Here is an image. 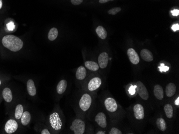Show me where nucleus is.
Returning a JSON list of instances; mask_svg holds the SVG:
<instances>
[{"mask_svg": "<svg viewBox=\"0 0 179 134\" xmlns=\"http://www.w3.org/2000/svg\"><path fill=\"white\" fill-rule=\"evenodd\" d=\"M136 86H131L130 88L129 93L131 95H134L136 92Z\"/></svg>", "mask_w": 179, "mask_h": 134, "instance_id": "nucleus-31", "label": "nucleus"}, {"mask_svg": "<svg viewBox=\"0 0 179 134\" xmlns=\"http://www.w3.org/2000/svg\"><path fill=\"white\" fill-rule=\"evenodd\" d=\"M95 121L102 128H105L107 126L106 116L103 112H100L96 116Z\"/></svg>", "mask_w": 179, "mask_h": 134, "instance_id": "nucleus-12", "label": "nucleus"}, {"mask_svg": "<svg viewBox=\"0 0 179 134\" xmlns=\"http://www.w3.org/2000/svg\"><path fill=\"white\" fill-rule=\"evenodd\" d=\"M86 75V71L85 68L82 66L79 67L76 71V78L78 80H83L85 78Z\"/></svg>", "mask_w": 179, "mask_h": 134, "instance_id": "nucleus-19", "label": "nucleus"}, {"mask_svg": "<svg viewBox=\"0 0 179 134\" xmlns=\"http://www.w3.org/2000/svg\"><path fill=\"white\" fill-rule=\"evenodd\" d=\"M127 54L129 59L130 61L132 64L137 65L139 62V57L138 55L137 52L133 48H129L127 51Z\"/></svg>", "mask_w": 179, "mask_h": 134, "instance_id": "nucleus-8", "label": "nucleus"}, {"mask_svg": "<svg viewBox=\"0 0 179 134\" xmlns=\"http://www.w3.org/2000/svg\"><path fill=\"white\" fill-rule=\"evenodd\" d=\"M67 87V82L65 80H62L60 81L59 82L57 88H56V91L59 94H63L64 91H66V88Z\"/></svg>", "mask_w": 179, "mask_h": 134, "instance_id": "nucleus-18", "label": "nucleus"}, {"mask_svg": "<svg viewBox=\"0 0 179 134\" xmlns=\"http://www.w3.org/2000/svg\"><path fill=\"white\" fill-rule=\"evenodd\" d=\"M108 55L106 52L101 53L98 57V65L101 68H105L107 66L108 63Z\"/></svg>", "mask_w": 179, "mask_h": 134, "instance_id": "nucleus-10", "label": "nucleus"}, {"mask_svg": "<svg viewBox=\"0 0 179 134\" xmlns=\"http://www.w3.org/2000/svg\"><path fill=\"white\" fill-rule=\"evenodd\" d=\"M154 94L155 97L157 98L159 100H161L163 99L164 98V91L163 89L162 88L161 86H160L159 84H157L155 85V87H154Z\"/></svg>", "mask_w": 179, "mask_h": 134, "instance_id": "nucleus-15", "label": "nucleus"}, {"mask_svg": "<svg viewBox=\"0 0 179 134\" xmlns=\"http://www.w3.org/2000/svg\"><path fill=\"white\" fill-rule=\"evenodd\" d=\"M172 14L174 16H178L179 14V10L178 9H174L171 11Z\"/></svg>", "mask_w": 179, "mask_h": 134, "instance_id": "nucleus-33", "label": "nucleus"}, {"mask_svg": "<svg viewBox=\"0 0 179 134\" xmlns=\"http://www.w3.org/2000/svg\"><path fill=\"white\" fill-rule=\"evenodd\" d=\"M86 67L92 71H96L99 70V65L93 61H87L85 63Z\"/></svg>", "mask_w": 179, "mask_h": 134, "instance_id": "nucleus-22", "label": "nucleus"}, {"mask_svg": "<svg viewBox=\"0 0 179 134\" xmlns=\"http://www.w3.org/2000/svg\"><path fill=\"white\" fill-rule=\"evenodd\" d=\"M136 89H138V93L142 99L144 100H147L149 98V95L147 89L143 83L141 81H138L136 84Z\"/></svg>", "mask_w": 179, "mask_h": 134, "instance_id": "nucleus-5", "label": "nucleus"}, {"mask_svg": "<svg viewBox=\"0 0 179 134\" xmlns=\"http://www.w3.org/2000/svg\"><path fill=\"white\" fill-rule=\"evenodd\" d=\"M85 125L83 121L81 119H76L72 123L70 127L71 130H72L75 134H83L85 131Z\"/></svg>", "mask_w": 179, "mask_h": 134, "instance_id": "nucleus-2", "label": "nucleus"}, {"mask_svg": "<svg viewBox=\"0 0 179 134\" xmlns=\"http://www.w3.org/2000/svg\"><path fill=\"white\" fill-rule=\"evenodd\" d=\"M83 1V0H71V2L74 5H79L81 4Z\"/></svg>", "mask_w": 179, "mask_h": 134, "instance_id": "nucleus-30", "label": "nucleus"}, {"mask_svg": "<svg viewBox=\"0 0 179 134\" xmlns=\"http://www.w3.org/2000/svg\"><path fill=\"white\" fill-rule=\"evenodd\" d=\"M91 103L92 99L91 96L89 94H85L82 96L80 99V108L83 111H86L90 108Z\"/></svg>", "mask_w": 179, "mask_h": 134, "instance_id": "nucleus-4", "label": "nucleus"}, {"mask_svg": "<svg viewBox=\"0 0 179 134\" xmlns=\"http://www.w3.org/2000/svg\"><path fill=\"white\" fill-rule=\"evenodd\" d=\"M18 128V124L15 120H8L5 125L4 129L7 134H11L15 132Z\"/></svg>", "mask_w": 179, "mask_h": 134, "instance_id": "nucleus-6", "label": "nucleus"}, {"mask_svg": "<svg viewBox=\"0 0 179 134\" xmlns=\"http://www.w3.org/2000/svg\"><path fill=\"white\" fill-rule=\"evenodd\" d=\"M96 33L100 38L102 39H105L107 36V33L105 29L102 26H98L96 30Z\"/></svg>", "mask_w": 179, "mask_h": 134, "instance_id": "nucleus-20", "label": "nucleus"}, {"mask_svg": "<svg viewBox=\"0 0 179 134\" xmlns=\"http://www.w3.org/2000/svg\"><path fill=\"white\" fill-rule=\"evenodd\" d=\"M50 122L52 128L56 130H60L62 127V121L59 114L57 112H54L50 116Z\"/></svg>", "mask_w": 179, "mask_h": 134, "instance_id": "nucleus-3", "label": "nucleus"}, {"mask_svg": "<svg viewBox=\"0 0 179 134\" xmlns=\"http://www.w3.org/2000/svg\"><path fill=\"white\" fill-rule=\"evenodd\" d=\"M105 106L109 112H116L117 110V105L116 100L113 98H107L105 100Z\"/></svg>", "mask_w": 179, "mask_h": 134, "instance_id": "nucleus-7", "label": "nucleus"}, {"mask_svg": "<svg viewBox=\"0 0 179 134\" xmlns=\"http://www.w3.org/2000/svg\"><path fill=\"white\" fill-rule=\"evenodd\" d=\"M164 111L168 118L171 119L173 117V109L171 105L169 104L165 105L164 106Z\"/></svg>", "mask_w": 179, "mask_h": 134, "instance_id": "nucleus-24", "label": "nucleus"}, {"mask_svg": "<svg viewBox=\"0 0 179 134\" xmlns=\"http://www.w3.org/2000/svg\"><path fill=\"white\" fill-rule=\"evenodd\" d=\"M176 86L173 83H169L166 87V94L167 97H171L176 92Z\"/></svg>", "mask_w": 179, "mask_h": 134, "instance_id": "nucleus-16", "label": "nucleus"}, {"mask_svg": "<svg viewBox=\"0 0 179 134\" xmlns=\"http://www.w3.org/2000/svg\"><path fill=\"white\" fill-rule=\"evenodd\" d=\"M97 134H105V132H98L97 133Z\"/></svg>", "mask_w": 179, "mask_h": 134, "instance_id": "nucleus-38", "label": "nucleus"}, {"mask_svg": "<svg viewBox=\"0 0 179 134\" xmlns=\"http://www.w3.org/2000/svg\"><path fill=\"white\" fill-rule=\"evenodd\" d=\"M121 8L120 7H115V8H111V9L108 10V14L111 15H115V14H117L118 12L121 11Z\"/></svg>", "mask_w": 179, "mask_h": 134, "instance_id": "nucleus-27", "label": "nucleus"}, {"mask_svg": "<svg viewBox=\"0 0 179 134\" xmlns=\"http://www.w3.org/2000/svg\"><path fill=\"white\" fill-rule=\"evenodd\" d=\"M2 42L4 47L13 52L20 51L23 47V42L22 40L13 35H8L4 36Z\"/></svg>", "mask_w": 179, "mask_h": 134, "instance_id": "nucleus-1", "label": "nucleus"}, {"mask_svg": "<svg viewBox=\"0 0 179 134\" xmlns=\"http://www.w3.org/2000/svg\"><path fill=\"white\" fill-rule=\"evenodd\" d=\"M156 124L159 130H161L162 132L165 131L166 129V124L164 119L163 118L158 119Z\"/></svg>", "mask_w": 179, "mask_h": 134, "instance_id": "nucleus-25", "label": "nucleus"}, {"mask_svg": "<svg viewBox=\"0 0 179 134\" xmlns=\"http://www.w3.org/2000/svg\"><path fill=\"white\" fill-rule=\"evenodd\" d=\"M2 5H3V2H2V0H0V9L2 8Z\"/></svg>", "mask_w": 179, "mask_h": 134, "instance_id": "nucleus-37", "label": "nucleus"}, {"mask_svg": "<svg viewBox=\"0 0 179 134\" xmlns=\"http://www.w3.org/2000/svg\"><path fill=\"white\" fill-rule=\"evenodd\" d=\"M110 134H121V131L116 128H112L110 130Z\"/></svg>", "mask_w": 179, "mask_h": 134, "instance_id": "nucleus-29", "label": "nucleus"}, {"mask_svg": "<svg viewBox=\"0 0 179 134\" xmlns=\"http://www.w3.org/2000/svg\"><path fill=\"white\" fill-rule=\"evenodd\" d=\"M102 80L98 77L94 78L90 80L88 84V89L90 91H94L97 89L102 84Z\"/></svg>", "mask_w": 179, "mask_h": 134, "instance_id": "nucleus-11", "label": "nucleus"}, {"mask_svg": "<svg viewBox=\"0 0 179 134\" xmlns=\"http://www.w3.org/2000/svg\"><path fill=\"white\" fill-rule=\"evenodd\" d=\"M58 36V29L55 27L51 28L48 33V38L50 41H54Z\"/></svg>", "mask_w": 179, "mask_h": 134, "instance_id": "nucleus-23", "label": "nucleus"}, {"mask_svg": "<svg viewBox=\"0 0 179 134\" xmlns=\"http://www.w3.org/2000/svg\"><path fill=\"white\" fill-rule=\"evenodd\" d=\"M175 104L176 105H177L179 106V97H177V99H176L175 101Z\"/></svg>", "mask_w": 179, "mask_h": 134, "instance_id": "nucleus-36", "label": "nucleus"}, {"mask_svg": "<svg viewBox=\"0 0 179 134\" xmlns=\"http://www.w3.org/2000/svg\"><path fill=\"white\" fill-rule=\"evenodd\" d=\"M111 0H99V3H105L106 2L110 1Z\"/></svg>", "mask_w": 179, "mask_h": 134, "instance_id": "nucleus-35", "label": "nucleus"}, {"mask_svg": "<svg viewBox=\"0 0 179 134\" xmlns=\"http://www.w3.org/2000/svg\"><path fill=\"white\" fill-rule=\"evenodd\" d=\"M141 56L142 58L146 62H150L153 59V56L150 50L144 49L141 51Z\"/></svg>", "mask_w": 179, "mask_h": 134, "instance_id": "nucleus-13", "label": "nucleus"}, {"mask_svg": "<svg viewBox=\"0 0 179 134\" xmlns=\"http://www.w3.org/2000/svg\"><path fill=\"white\" fill-rule=\"evenodd\" d=\"M42 134H50V132L47 129H45L41 132Z\"/></svg>", "mask_w": 179, "mask_h": 134, "instance_id": "nucleus-34", "label": "nucleus"}, {"mask_svg": "<svg viewBox=\"0 0 179 134\" xmlns=\"http://www.w3.org/2000/svg\"><path fill=\"white\" fill-rule=\"evenodd\" d=\"M1 81H0V85H1Z\"/></svg>", "mask_w": 179, "mask_h": 134, "instance_id": "nucleus-39", "label": "nucleus"}, {"mask_svg": "<svg viewBox=\"0 0 179 134\" xmlns=\"http://www.w3.org/2000/svg\"><path fill=\"white\" fill-rule=\"evenodd\" d=\"M20 119H21V123L24 126L28 125L30 123L31 120V114L30 112L28 111L23 112Z\"/></svg>", "mask_w": 179, "mask_h": 134, "instance_id": "nucleus-21", "label": "nucleus"}, {"mask_svg": "<svg viewBox=\"0 0 179 134\" xmlns=\"http://www.w3.org/2000/svg\"><path fill=\"white\" fill-rule=\"evenodd\" d=\"M23 113V107L21 104H18V105L16 106L15 113V116L16 119H18V120L20 119L22 117Z\"/></svg>", "mask_w": 179, "mask_h": 134, "instance_id": "nucleus-26", "label": "nucleus"}, {"mask_svg": "<svg viewBox=\"0 0 179 134\" xmlns=\"http://www.w3.org/2000/svg\"><path fill=\"white\" fill-rule=\"evenodd\" d=\"M172 29L173 30V31L176 32L177 30H179V24H174L172 27Z\"/></svg>", "mask_w": 179, "mask_h": 134, "instance_id": "nucleus-32", "label": "nucleus"}, {"mask_svg": "<svg viewBox=\"0 0 179 134\" xmlns=\"http://www.w3.org/2000/svg\"><path fill=\"white\" fill-rule=\"evenodd\" d=\"M2 96L3 99L7 102L10 103L11 102L12 99V94L11 90H10V88H4L2 92Z\"/></svg>", "mask_w": 179, "mask_h": 134, "instance_id": "nucleus-17", "label": "nucleus"}, {"mask_svg": "<svg viewBox=\"0 0 179 134\" xmlns=\"http://www.w3.org/2000/svg\"><path fill=\"white\" fill-rule=\"evenodd\" d=\"M134 116L138 120H142L144 118V110L143 106L141 104H138L133 107Z\"/></svg>", "mask_w": 179, "mask_h": 134, "instance_id": "nucleus-9", "label": "nucleus"}, {"mask_svg": "<svg viewBox=\"0 0 179 134\" xmlns=\"http://www.w3.org/2000/svg\"><path fill=\"white\" fill-rule=\"evenodd\" d=\"M111 1H114V0H111Z\"/></svg>", "mask_w": 179, "mask_h": 134, "instance_id": "nucleus-40", "label": "nucleus"}, {"mask_svg": "<svg viewBox=\"0 0 179 134\" xmlns=\"http://www.w3.org/2000/svg\"><path fill=\"white\" fill-rule=\"evenodd\" d=\"M27 89L28 93L30 96H34L37 93L36 86L34 84V81L32 79L28 80L27 82Z\"/></svg>", "mask_w": 179, "mask_h": 134, "instance_id": "nucleus-14", "label": "nucleus"}, {"mask_svg": "<svg viewBox=\"0 0 179 134\" xmlns=\"http://www.w3.org/2000/svg\"><path fill=\"white\" fill-rule=\"evenodd\" d=\"M159 71L161 72H166L169 70V67L166 66L164 64H161L160 66L159 67Z\"/></svg>", "mask_w": 179, "mask_h": 134, "instance_id": "nucleus-28", "label": "nucleus"}]
</instances>
